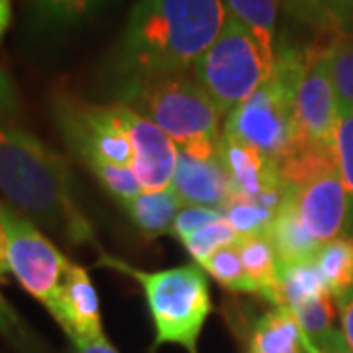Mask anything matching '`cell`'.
<instances>
[{"mask_svg": "<svg viewBox=\"0 0 353 353\" xmlns=\"http://www.w3.org/2000/svg\"><path fill=\"white\" fill-rule=\"evenodd\" d=\"M306 353H353L343 334L334 328L318 345H304Z\"/></svg>", "mask_w": 353, "mask_h": 353, "instance_id": "32", "label": "cell"}, {"mask_svg": "<svg viewBox=\"0 0 353 353\" xmlns=\"http://www.w3.org/2000/svg\"><path fill=\"white\" fill-rule=\"evenodd\" d=\"M171 187L185 206H206L224 212L232 201L230 175L220 153L216 157H194L179 150Z\"/></svg>", "mask_w": 353, "mask_h": 353, "instance_id": "12", "label": "cell"}, {"mask_svg": "<svg viewBox=\"0 0 353 353\" xmlns=\"http://www.w3.org/2000/svg\"><path fill=\"white\" fill-rule=\"evenodd\" d=\"M99 263L130 275L141 285L155 326V347L176 343L187 353H199V336L212 312L210 285L201 265L189 263L148 273L108 253H102Z\"/></svg>", "mask_w": 353, "mask_h": 353, "instance_id": "4", "label": "cell"}, {"mask_svg": "<svg viewBox=\"0 0 353 353\" xmlns=\"http://www.w3.org/2000/svg\"><path fill=\"white\" fill-rule=\"evenodd\" d=\"M279 289H281L283 306L289 308H294L330 290L328 283L322 277L316 261L279 265Z\"/></svg>", "mask_w": 353, "mask_h": 353, "instance_id": "20", "label": "cell"}, {"mask_svg": "<svg viewBox=\"0 0 353 353\" xmlns=\"http://www.w3.org/2000/svg\"><path fill=\"white\" fill-rule=\"evenodd\" d=\"M353 0H285V10L304 24L341 34Z\"/></svg>", "mask_w": 353, "mask_h": 353, "instance_id": "21", "label": "cell"}, {"mask_svg": "<svg viewBox=\"0 0 353 353\" xmlns=\"http://www.w3.org/2000/svg\"><path fill=\"white\" fill-rule=\"evenodd\" d=\"M0 222L6 230L10 273L18 279L22 289L48 308L71 261L28 216L4 202H0Z\"/></svg>", "mask_w": 353, "mask_h": 353, "instance_id": "7", "label": "cell"}, {"mask_svg": "<svg viewBox=\"0 0 353 353\" xmlns=\"http://www.w3.org/2000/svg\"><path fill=\"white\" fill-rule=\"evenodd\" d=\"M275 212L277 210L265 206L261 202L238 201V199L228 202V206L224 208L226 220L241 238L255 236V234H267V230L275 218Z\"/></svg>", "mask_w": 353, "mask_h": 353, "instance_id": "26", "label": "cell"}, {"mask_svg": "<svg viewBox=\"0 0 353 353\" xmlns=\"http://www.w3.org/2000/svg\"><path fill=\"white\" fill-rule=\"evenodd\" d=\"M226 20L224 0H138L106 61L112 85L190 73Z\"/></svg>", "mask_w": 353, "mask_h": 353, "instance_id": "1", "label": "cell"}, {"mask_svg": "<svg viewBox=\"0 0 353 353\" xmlns=\"http://www.w3.org/2000/svg\"><path fill=\"white\" fill-rule=\"evenodd\" d=\"M48 310L71 341L94 340L104 336L99 294L87 269L81 265L71 263L67 267L63 281Z\"/></svg>", "mask_w": 353, "mask_h": 353, "instance_id": "11", "label": "cell"}, {"mask_svg": "<svg viewBox=\"0 0 353 353\" xmlns=\"http://www.w3.org/2000/svg\"><path fill=\"white\" fill-rule=\"evenodd\" d=\"M12 0H0V41L4 39L8 28L12 24Z\"/></svg>", "mask_w": 353, "mask_h": 353, "instance_id": "35", "label": "cell"}, {"mask_svg": "<svg viewBox=\"0 0 353 353\" xmlns=\"http://www.w3.org/2000/svg\"><path fill=\"white\" fill-rule=\"evenodd\" d=\"M353 30V8L352 12H350V16H347V20H345V26H343V32L341 34H350Z\"/></svg>", "mask_w": 353, "mask_h": 353, "instance_id": "37", "label": "cell"}, {"mask_svg": "<svg viewBox=\"0 0 353 353\" xmlns=\"http://www.w3.org/2000/svg\"><path fill=\"white\" fill-rule=\"evenodd\" d=\"M20 114V94L12 77L4 67H0V122L12 124Z\"/></svg>", "mask_w": 353, "mask_h": 353, "instance_id": "30", "label": "cell"}, {"mask_svg": "<svg viewBox=\"0 0 353 353\" xmlns=\"http://www.w3.org/2000/svg\"><path fill=\"white\" fill-rule=\"evenodd\" d=\"M303 345V330L289 306H275L253 324L250 353H289Z\"/></svg>", "mask_w": 353, "mask_h": 353, "instance_id": "17", "label": "cell"}, {"mask_svg": "<svg viewBox=\"0 0 353 353\" xmlns=\"http://www.w3.org/2000/svg\"><path fill=\"white\" fill-rule=\"evenodd\" d=\"M73 345H75V353H118L104 336L94 338V340L73 341Z\"/></svg>", "mask_w": 353, "mask_h": 353, "instance_id": "34", "label": "cell"}, {"mask_svg": "<svg viewBox=\"0 0 353 353\" xmlns=\"http://www.w3.org/2000/svg\"><path fill=\"white\" fill-rule=\"evenodd\" d=\"M303 330L304 345H318L334 330V318L338 312V301L332 290L290 308Z\"/></svg>", "mask_w": 353, "mask_h": 353, "instance_id": "22", "label": "cell"}, {"mask_svg": "<svg viewBox=\"0 0 353 353\" xmlns=\"http://www.w3.org/2000/svg\"><path fill=\"white\" fill-rule=\"evenodd\" d=\"M275 55L267 53L252 32L228 18L220 36L192 67V75L228 116L271 77Z\"/></svg>", "mask_w": 353, "mask_h": 353, "instance_id": "5", "label": "cell"}, {"mask_svg": "<svg viewBox=\"0 0 353 353\" xmlns=\"http://www.w3.org/2000/svg\"><path fill=\"white\" fill-rule=\"evenodd\" d=\"M118 102H126L143 118L161 128L179 150L194 157H216L224 128L222 112L190 73L159 77L116 90Z\"/></svg>", "mask_w": 353, "mask_h": 353, "instance_id": "3", "label": "cell"}, {"mask_svg": "<svg viewBox=\"0 0 353 353\" xmlns=\"http://www.w3.org/2000/svg\"><path fill=\"white\" fill-rule=\"evenodd\" d=\"M241 236L234 230V226L230 224L224 218L216 220L208 226L201 228L199 232H194L190 238L183 241L187 252L192 255L194 263H204L208 257H212L216 252L224 250V248H230V245H236L240 243Z\"/></svg>", "mask_w": 353, "mask_h": 353, "instance_id": "25", "label": "cell"}, {"mask_svg": "<svg viewBox=\"0 0 353 353\" xmlns=\"http://www.w3.org/2000/svg\"><path fill=\"white\" fill-rule=\"evenodd\" d=\"M316 265L326 279L328 289L338 299L353 287V236H341L322 243L316 253Z\"/></svg>", "mask_w": 353, "mask_h": 353, "instance_id": "19", "label": "cell"}, {"mask_svg": "<svg viewBox=\"0 0 353 353\" xmlns=\"http://www.w3.org/2000/svg\"><path fill=\"white\" fill-rule=\"evenodd\" d=\"M6 273H10V265H8V240H6V230L0 222V277H4Z\"/></svg>", "mask_w": 353, "mask_h": 353, "instance_id": "36", "label": "cell"}, {"mask_svg": "<svg viewBox=\"0 0 353 353\" xmlns=\"http://www.w3.org/2000/svg\"><path fill=\"white\" fill-rule=\"evenodd\" d=\"M201 267L214 281H218L224 289L232 290V292L255 294V287L248 277L243 261H241L238 243L216 252L212 257H208L204 263H201Z\"/></svg>", "mask_w": 353, "mask_h": 353, "instance_id": "23", "label": "cell"}, {"mask_svg": "<svg viewBox=\"0 0 353 353\" xmlns=\"http://www.w3.org/2000/svg\"><path fill=\"white\" fill-rule=\"evenodd\" d=\"M334 155L341 183L353 202V108L340 106L334 126Z\"/></svg>", "mask_w": 353, "mask_h": 353, "instance_id": "27", "label": "cell"}, {"mask_svg": "<svg viewBox=\"0 0 353 353\" xmlns=\"http://www.w3.org/2000/svg\"><path fill=\"white\" fill-rule=\"evenodd\" d=\"M240 255L245 273L255 287V296L273 306H283L281 289H279V257L267 234H255L241 238Z\"/></svg>", "mask_w": 353, "mask_h": 353, "instance_id": "16", "label": "cell"}, {"mask_svg": "<svg viewBox=\"0 0 353 353\" xmlns=\"http://www.w3.org/2000/svg\"><path fill=\"white\" fill-rule=\"evenodd\" d=\"M122 118L134 152L132 169L138 176L143 192L169 189L179 159L176 143L161 128L143 118L126 102H122Z\"/></svg>", "mask_w": 353, "mask_h": 353, "instance_id": "10", "label": "cell"}, {"mask_svg": "<svg viewBox=\"0 0 353 353\" xmlns=\"http://www.w3.org/2000/svg\"><path fill=\"white\" fill-rule=\"evenodd\" d=\"M267 236L277 252L279 265L314 261L316 253L322 248L303 224L289 194H285V201L275 212Z\"/></svg>", "mask_w": 353, "mask_h": 353, "instance_id": "14", "label": "cell"}, {"mask_svg": "<svg viewBox=\"0 0 353 353\" xmlns=\"http://www.w3.org/2000/svg\"><path fill=\"white\" fill-rule=\"evenodd\" d=\"M328 48L330 43L326 48L308 50V59L292 97L294 141L334 145L340 102L330 71Z\"/></svg>", "mask_w": 353, "mask_h": 353, "instance_id": "8", "label": "cell"}, {"mask_svg": "<svg viewBox=\"0 0 353 353\" xmlns=\"http://www.w3.org/2000/svg\"><path fill=\"white\" fill-rule=\"evenodd\" d=\"M0 192L32 222L71 245L99 248L94 228L77 204L69 165L26 130L0 122Z\"/></svg>", "mask_w": 353, "mask_h": 353, "instance_id": "2", "label": "cell"}, {"mask_svg": "<svg viewBox=\"0 0 353 353\" xmlns=\"http://www.w3.org/2000/svg\"><path fill=\"white\" fill-rule=\"evenodd\" d=\"M330 71L340 106L353 108V32L336 34L328 48Z\"/></svg>", "mask_w": 353, "mask_h": 353, "instance_id": "24", "label": "cell"}, {"mask_svg": "<svg viewBox=\"0 0 353 353\" xmlns=\"http://www.w3.org/2000/svg\"><path fill=\"white\" fill-rule=\"evenodd\" d=\"M51 114L67 148L87 167L97 163L132 167L134 152L124 128L122 102L97 104L61 88L51 97Z\"/></svg>", "mask_w": 353, "mask_h": 353, "instance_id": "6", "label": "cell"}, {"mask_svg": "<svg viewBox=\"0 0 353 353\" xmlns=\"http://www.w3.org/2000/svg\"><path fill=\"white\" fill-rule=\"evenodd\" d=\"M289 353H306V350H304V345H303V347H296V350H292V352Z\"/></svg>", "mask_w": 353, "mask_h": 353, "instance_id": "38", "label": "cell"}, {"mask_svg": "<svg viewBox=\"0 0 353 353\" xmlns=\"http://www.w3.org/2000/svg\"><path fill=\"white\" fill-rule=\"evenodd\" d=\"M108 0H30L28 24L41 38L73 32L101 12Z\"/></svg>", "mask_w": 353, "mask_h": 353, "instance_id": "13", "label": "cell"}, {"mask_svg": "<svg viewBox=\"0 0 353 353\" xmlns=\"http://www.w3.org/2000/svg\"><path fill=\"white\" fill-rule=\"evenodd\" d=\"M120 206L145 238H159L173 234L175 218L185 204L176 196L175 189L169 187L157 192H141Z\"/></svg>", "mask_w": 353, "mask_h": 353, "instance_id": "15", "label": "cell"}, {"mask_svg": "<svg viewBox=\"0 0 353 353\" xmlns=\"http://www.w3.org/2000/svg\"><path fill=\"white\" fill-rule=\"evenodd\" d=\"M228 18L245 26L263 50L271 55L277 51V28L285 0H224Z\"/></svg>", "mask_w": 353, "mask_h": 353, "instance_id": "18", "label": "cell"}, {"mask_svg": "<svg viewBox=\"0 0 353 353\" xmlns=\"http://www.w3.org/2000/svg\"><path fill=\"white\" fill-rule=\"evenodd\" d=\"M336 301H338V314L341 320V334L353 350V287Z\"/></svg>", "mask_w": 353, "mask_h": 353, "instance_id": "31", "label": "cell"}, {"mask_svg": "<svg viewBox=\"0 0 353 353\" xmlns=\"http://www.w3.org/2000/svg\"><path fill=\"white\" fill-rule=\"evenodd\" d=\"M224 218V212L218 208H206V206H187L183 208L173 224V236H176L181 241L190 238L194 232L201 228L212 224L216 220Z\"/></svg>", "mask_w": 353, "mask_h": 353, "instance_id": "29", "label": "cell"}, {"mask_svg": "<svg viewBox=\"0 0 353 353\" xmlns=\"http://www.w3.org/2000/svg\"><path fill=\"white\" fill-rule=\"evenodd\" d=\"M287 194L318 243L353 236V202L341 183L338 167L287 189Z\"/></svg>", "mask_w": 353, "mask_h": 353, "instance_id": "9", "label": "cell"}, {"mask_svg": "<svg viewBox=\"0 0 353 353\" xmlns=\"http://www.w3.org/2000/svg\"><path fill=\"white\" fill-rule=\"evenodd\" d=\"M0 332H4L10 338H16L20 334V320L12 308L8 306V303L2 299V294H0Z\"/></svg>", "mask_w": 353, "mask_h": 353, "instance_id": "33", "label": "cell"}, {"mask_svg": "<svg viewBox=\"0 0 353 353\" xmlns=\"http://www.w3.org/2000/svg\"><path fill=\"white\" fill-rule=\"evenodd\" d=\"M88 171L97 176V181L102 185L110 196H114L120 204L136 199L141 194V185L132 167L114 163H97L88 167Z\"/></svg>", "mask_w": 353, "mask_h": 353, "instance_id": "28", "label": "cell"}]
</instances>
